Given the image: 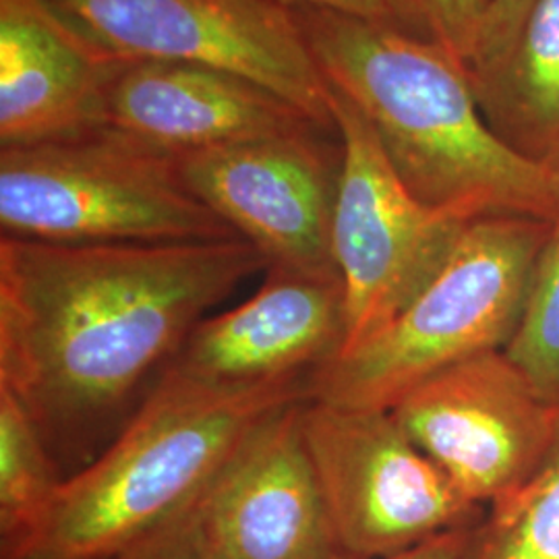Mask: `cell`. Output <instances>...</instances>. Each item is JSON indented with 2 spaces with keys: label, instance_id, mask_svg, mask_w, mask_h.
<instances>
[{
  "label": "cell",
  "instance_id": "1",
  "mask_svg": "<svg viewBox=\"0 0 559 559\" xmlns=\"http://www.w3.org/2000/svg\"><path fill=\"white\" fill-rule=\"evenodd\" d=\"M267 267L245 239L60 245L2 237L0 385L29 413L57 466L73 475L119 436L207 311Z\"/></svg>",
  "mask_w": 559,
  "mask_h": 559
},
{
  "label": "cell",
  "instance_id": "2",
  "mask_svg": "<svg viewBox=\"0 0 559 559\" xmlns=\"http://www.w3.org/2000/svg\"><path fill=\"white\" fill-rule=\"evenodd\" d=\"M290 11L323 80L359 108L417 200L466 222L558 221L549 168L493 133L468 67L440 44L336 11Z\"/></svg>",
  "mask_w": 559,
  "mask_h": 559
},
{
  "label": "cell",
  "instance_id": "3",
  "mask_svg": "<svg viewBox=\"0 0 559 559\" xmlns=\"http://www.w3.org/2000/svg\"><path fill=\"white\" fill-rule=\"evenodd\" d=\"M311 378L212 388L164 371L119 436L0 543V559L133 558L200 506L263 420L311 399Z\"/></svg>",
  "mask_w": 559,
  "mask_h": 559
},
{
  "label": "cell",
  "instance_id": "4",
  "mask_svg": "<svg viewBox=\"0 0 559 559\" xmlns=\"http://www.w3.org/2000/svg\"><path fill=\"white\" fill-rule=\"evenodd\" d=\"M551 224L526 216L468 222L440 274L394 320L313 373L311 399L390 411L441 371L506 350Z\"/></svg>",
  "mask_w": 559,
  "mask_h": 559
},
{
  "label": "cell",
  "instance_id": "5",
  "mask_svg": "<svg viewBox=\"0 0 559 559\" xmlns=\"http://www.w3.org/2000/svg\"><path fill=\"white\" fill-rule=\"evenodd\" d=\"M0 228L60 245L240 239L185 187L175 154L108 127L0 147Z\"/></svg>",
  "mask_w": 559,
  "mask_h": 559
},
{
  "label": "cell",
  "instance_id": "6",
  "mask_svg": "<svg viewBox=\"0 0 559 559\" xmlns=\"http://www.w3.org/2000/svg\"><path fill=\"white\" fill-rule=\"evenodd\" d=\"M300 423L340 554L392 558L483 519L485 506L468 500L390 411L307 399Z\"/></svg>",
  "mask_w": 559,
  "mask_h": 559
},
{
  "label": "cell",
  "instance_id": "7",
  "mask_svg": "<svg viewBox=\"0 0 559 559\" xmlns=\"http://www.w3.org/2000/svg\"><path fill=\"white\" fill-rule=\"evenodd\" d=\"M330 106L342 143L334 260L346 309L344 355L373 338L440 274L468 222L417 200L362 112L332 85Z\"/></svg>",
  "mask_w": 559,
  "mask_h": 559
},
{
  "label": "cell",
  "instance_id": "8",
  "mask_svg": "<svg viewBox=\"0 0 559 559\" xmlns=\"http://www.w3.org/2000/svg\"><path fill=\"white\" fill-rule=\"evenodd\" d=\"M104 52L175 60L255 81L311 119L336 127L323 80L295 13L274 0H48Z\"/></svg>",
  "mask_w": 559,
  "mask_h": 559
},
{
  "label": "cell",
  "instance_id": "9",
  "mask_svg": "<svg viewBox=\"0 0 559 559\" xmlns=\"http://www.w3.org/2000/svg\"><path fill=\"white\" fill-rule=\"evenodd\" d=\"M185 187L270 265L334 276L338 129L235 141L175 154ZM340 276V274H338Z\"/></svg>",
  "mask_w": 559,
  "mask_h": 559
},
{
  "label": "cell",
  "instance_id": "10",
  "mask_svg": "<svg viewBox=\"0 0 559 559\" xmlns=\"http://www.w3.org/2000/svg\"><path fill=\"white\" fill-rule=\"evenodd\" d=\"M390 413L460 491L485 508L537 471L559 427V408L506 350L423 381Z\"/></svg>",
  "mask_w": 559,
  "mask_h": 559
},
{
  "label": "cell",
  "instance_id": "11",
  "mask_svg": "<svg viewBox=\"0 0 559 559\" xmlns=\"http://www.w3.org/2000/svg\"><path fill=\"white\" fill-rule=\"evenodd\" d=\"M297 400L242 441L200 503L214 559H332L338 551Z\"/></svg>",
  "mask_w": 559,
  "mask_h": 559
},
{
  "label": "cell",
  "instance_id": "12",
  "mask_svg": "<svg viewBox=\"0 0 559 559\" xmlns=\"http://www.w3.org/2000/svg\"><path fill=\"white\" fill-rule=\"evenodd\" d=\"M344 340L338 274L270 265L253 297L193 328L166 371L212 388H253L316 373L338 357Z\"/></svg>",
  "mask_w": 559,
  "mask_h": 559
},
{
  "label": "cell",
  "instance_id": "13",
  "mask_svg": "<svg viewBox=\"0 0 559 559\" xmlns=\"http://www.w3.org/2000/svg\"><path fill=\"white\" fill-rule=\"evenodd\" d=\"M102 127L168 154L336 129L255 81L175 60H122L106 90Z\"/></svg>",
  "mask_w": 559,
  "mask_h": 559
},
{
  "label": "cell",
  "instance_id": "14",
  "mask_svg": "<svg viewBox=\"0 0 559 559\" xmlns=\"http://www.w3.org/2000/svg\"><path fill=\"white\" fill-rule=\"evenodd\" d=\"M120 62L48 0H0V145L64 140L102 127Z\"/></svg>",
  "mask_w": 559,
  "mask_h": 559
},
{
  "label": "cell",
  "instance_id": "15",
  "mask_svg": "<svg viewBox=\"0 0 559 559\" xmlns=\"http://www.w3.org/2000/svg\"><path fill=\"white\" fill-rule=\"evenodd\" d=\"M468 73L503 143L545 166L559 158V0H533L508 48Z\"/></svg>",
  "mask_w": 559,
  "mask_h": 559
},
{
  "label": "cell",
  "instance_id": "16",
  "mask_svg": "<svg viewBox=\"0 0 559 559\" xmlns=\"http://www.w3.org/2000/svg\"><path fill=\"white\" fill-rule=\"evenodd\" d=\"M460 559H559V427L537 471L485 508Z\"/></svg>",
  "mask_w": 559,
  "mask_h": 559
},
{
  "label": "cell",
  "instance_id": "17",
  "mask_svg": "<svg viewBox=\"0 0 559 559\" xmlns=\"http://www.w3.org/2000/svg\"><path fill=\"white\" fill-rule=\"evenodd\" d=\"M60 480L40 429L15 394L0 385V543L34 522Z\"/></svg>",
  "mask_w": 559,
  "mask_h": 559
},
{
  "label": "cell",
  "instance_id": "18",
  "mask_svg": "<svg viewBox=\"0 0 559 559\" xmlns=\"http://www.w3.org/2000/svg\"><path fill=\"white\" fill-rule=\"evenodd\" d=\"M506 353L540 396L559 408V218L540 249L516 334Z\"/></svg>",
  "mask_w": 559,
  "mask_h": 559
},
{
  "label": "cell",
  "instance_id": "19",
  "mask_svg": "<svg viewBox=\"0 0 559 559\" xmlns=\"http://www.w3.org/2000/svg\"><path fill=\"white\" fill-rule=\"evenodd\" d=\"M423 21L429 40L440 44L462 64H471L479 48L493 0H408Z\"/></svg>",
  "mask_w": 559,
  "mask_h": 559
},
{
  "label": "cell",
  "instance_id": "20",
  "mask_svg": "<svg viewBox=\"0 0 559 559\" xmlns=\"http://www.w3.org/2000/svg\"><path fill=\"white\" fill-rule=\"evenodd\" d=\"M286 9H325L369 21L406 36L429 40L427 29L408 0H274Z\"/></svg>",
  "mask_w": 559,
  "mask_h": 559
},
{
  "label": "cell",
  "instance_id": "21",
  "mask_svg": "<svg viewBox=\"0 0 559 559\" xmlns=\"http://www.w3.org/2000/svg\"><path fill=\"white\" fill-rule=\"evenodd\" d=\"M129 559H214L201 533L200 506Z\"/></svg>",
  "mask_w": 559,
  "mask_h": 559
},
{
  "label": "cell",
  "instance_id": "22",
  "mask_svg": "<svg viewBox=\"0 0 559 559\" xmlns=\"http://www.w3.org/2000/svg\"><path fill=\"white\" fill-rule=\"evenodd\" d=\"M531 4H533V0H493L491 2L489 20L485 25L477 55L468 64V69L483 64L487 60L496 59L508 48V44L519 32L520 23L524 20Z\"/></svg>",
  "mask_w": 559,
  "mask_h": 559
},
{
  "label": "cell",
  "instance_id": "23",
  "mask_svg": "<svg viewBox=\"0 0 559 559\" xmlns=\"http://www.w3.org/2000/svg\"><path fill=\"white\" fill-rule=\"evenodd\" d=\"M471 528H473V526H471ZM471 528H460V531L445 533V535H440V537H436V539L423 543V545L415 547V549H408V551L399 554V556H392V558L380 559H460ZM332 559L360 558H350V556H344V554H336Z\"/></svg>",
  "mask_w": 559,
  "mask_h": 559
},
{
  "label": "cell",
  "instance_id": "24",
  "mask_svg": "<svg viewBox=\"0 0 559 559\" xmlns=\"http://www.w3.org/2000/svg\"><path fill=\"white\" fill-rule=\"evenodd\" d=\"M547 168H549V173H551V177H554V185H556V193H558L559 201V158H556V160L551 162Z\"/></svg>",
  "mask_w": 559,
  "mask_h": 559
}]
</instances>
